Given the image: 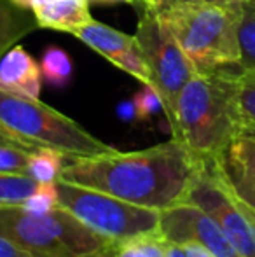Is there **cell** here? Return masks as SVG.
Instances as JSON below:
<instances>
[{
  "mask_svg": "<svg viewBox=\"0 0 255 257\" xmlns=\"http://www.w3.org/2000/svg\"><path fill=\"white\" fill-rule=\"evenodd\" d=\"M199 166L178 140L171 139L133 153L114 149L74 158L62 168L58 180L163 212L184 203Z\"/></svg>",
  "mask_w": 255,
  "mask_h": 257,
  "instance_id": "1",
  "label": "cell"
},
{
  "mask_svg": "<svg viewBox=\"0 0 255 257\" xmlns=\"http://www.w3.org/2000/svg\"><path fill=\"white\" fill-rule=\"evenodd\" d=\"M168 124L171 139L178 140L196 161L217 159L236 137L243 135L234 72H197L182 89Z\"/></svg>",
  "mask_w": 255,
  "mask_h": 257,
  "instance_id": "2",
  "label": "cell"
},
{
  "mask_svg": "<svg viewBox=\"0 0 255 257\" xmlns=\"http://www.w3.org/2000/svg\"><path fill=\"white\" fill-rule=\"evenodd\" d=\"M159 14L196 72L239 67L236 4L215 0L180 2L164 7Z\"/></svg>",
  "mask_w": 255,
  "mask_h": 257,
  "instance_id": "3",
  "label": "cell"
},
{
  "mask_svg": "<svg viewBox=\"0 0 255 257\" xmlns=\"http://www.w3.org/2000/svg\"><path fill=\"white\" fill-rule=\"evenodd\" d=\"M0 124L27 149L49 147L67 158H88L114 151L79 122L41 100L0 91Z\"/></svg>",
  "mask_w": 255,
  "mask_h": 257,
  "instance_id": "4",
  "label": "cell"
},
{
  "mask_svg": "<svg viewBox=\"0 0 255 257\" xmlns=\"http://www.w3.org/2000/svg\"><path fill=\"white\" fill-rule=\"evenodd\" d=\"M0 234L34 257H86L114 241L89 229L63 206L42 215L21 206L0 208Z\"/></svg>",
  "mask_w": 255,
  "mask_h": 257,
  "instance_id": "5",
  "label": "cell"
},
{
  "mask_svg": "<svg viewBox=\"0 0 255 257\" xmlns=\"http://www.w3.org/2000/svg\"><path fill=\"white\" fill-rule=\"evenodd\" d=\"M140 20L136 25V44L149 70V84L163 100L164 115L173 119L177 100L184 86L197 74L171 30L161 18L159 11L140 2Z\"/></svg>",
  "mask_w": 255,
  "mask_h": 257,
  "instance_id": "6",
  "label": "cell"
},
{
  "mask_svg": "<svg viewBox=\"0 0 255 257\" xmlns=\"http://www.w3.org/2000/svg\"><path fill=\"white\" fill-rule=\"evenodd\" d=\"M60 206L74 213L95 233L114 241H126L143 233L157 231L159 210L128 203L89 187L58 180Z\"/></svg>",
  "mask_w": 255,
  "mask_h": 257,
  "instance_id": "7",
  "label": "cell"
},
{
  "mask_svg": "<svg viewBox=\"0 0 255 257\" xmlns=\"http://www.w3.org/2000/svg\"><path fill=\"white\" fill-rule=\"evenodd\" d=\"M213 161L201 163L184 203H191L213 217L241 257H255V212L225 187Z\"/></svg>",
  "mask_w": 255,
  "mask_h": 257,
  "instance_id": "8",
  "label": "cell"
},
{
  "mask_svg": "<svg viewBox=\"0 0 255 257\" xmlns=\"http://www.w3.org/2000/svg\"><path fill=\"white\" fill-rule=\"evenodd\" d=\"M157 233L171 243L182 245L185 241H196L217 257H241L213 217L191 203H180L163 210Z\"/></svg>",
  "mask_w": 255,
  "mask_h": 257,
  "instance_id": "9",
  "label": "cell"
},
{
  "mask_svg": "<svg viewBox=\"0 0 255 257\" xmlns=\"http://www.w3.org/2000/svg\"><path fill=\"white\" fill-rule=\"evenodd\" d=\"M74 35L93 51L107 58L110 63L136 77L142 84L150 82L149 70H147V65L138 49L135 35L123 34V32L95 20L74 32Z\"/></svg>",
  "mask_w": 255,
  "mask_h": 257,
  "instance_id": "10",
  "label": "cell"
},
{
  "mask_svg": "<svg viewBox=\"0 0 255 257\" xmlns=\"http://www.w3.org/2000/svg\"><path fill=\"white\" fill-rule=\"evenodd\" d=\"M213 165L225 187L255 212V137H236Z\"/></svg>",
  "mask_w": 255,
  "mask_h": 257,
  "instance_id": "11",
  "label": "cell"
},
{
  "mask_svg": "<svg viewBox=\"0 0 255 257\" xmlns=\"http://www.w3.org/2000/svg\"><path fill=\"white\" fill-rule=\"evenodd\" d=\"M41 65L21 46H13L0 58V91L27 98H41Z\"/></svg>",
  "mask_w": 255,
  "mask_h": 257,
  "instance_id": "12",
  "label": "cell"
},
{
  "mask_svg": "<svg viewBox=\"0 0 255 257\" xmlns=\"http://www.w3.org/2000/svg\"><path fill=\"white\" fill-rule=\"evenodd\" d=\"M32 13L41 28L68 32L72 35L93 21L89 13V0H55L35 7Z\"/></svg>",
  "mask_w": 255,
  "mask_h": 257,
  "instance_id": "13",
  "label": "cell"
},
{
  "mask_svg": "<svg viewBox=\"0 0 255 257\" xmlns=\"http://www.w3.org/2000/svg\"><path fill=\"white\" fill-rule=\"evenodd\" d=\"M35 28L39 25L32 11L21 9L13 0H0V58Z\"/></svg>",
  "mask_w": 255,
  "mask_h": 257,
  "instance_id": "14",
  "label": "cell"
},
{
  "mask_svg": "<svg viewBox=\"0 0 255 257\" xmlns=\"http://www.w3.org/2000/svg\"><path fill=\"white\" fill-rule=\"evenodd\" d=\"M238 23V48H239V68L255 70V0H243L236 4Z\"/></svg>",
  "mask_w": 255,
  "mask_h": 257,
  "instance_id": "15",
  "label": "cell"
},
{
  "mask_svg": "<svg viewBox=\"0 0 255 257\" xmlns=\"http://www.w3.org/2000/svg\"><path fill=\"white\" fill-rule=\"evenodd\" d=\"M42 77L55 88H65L72 82L74 77V63L65 49L49 46L41 58Z\"/></svg>",
  "mask_w": 255,
  "mask_h": 257,
  "instance_id": "16",
  "label": "cell"
},
{
  "mask_svg": "<svg viewBox=\"0 0 255 257\" xmlns=\"http://www.w3.org/2000/svg\"><path fill=\"white\" fill-rule=\"evenodd\" d=\"M37 186L30 175L0 172V208L21 206L34 194Z\"/></svg>",
  "mask_w": 255,
  "mask_h": 257,
  "instance_id": "17",
  "label": "cell"
},
{
  "mask_svg": "<svg viewBox=\"0 0 255 257\" xmlns=\"http://www.w3.org/2000/svg\"><path fill=\"white\" fill-rule=\"evenodd\" d=\"M67 158L56 149L49 147H39L30 156L28 163V175L37 184L56 182L60 179V173L63 168V159Z\"/></svg>",
  "mask_w": 255,
  "mask_h": 257,
  "instance_id": "18",
  "label": "cell"
},
{
  "mask_svg": "<svg viewBox=\"0 0 255 257\" xmlns=\"http://www.w3.org/2000/svg\"><path fill=\"white\" fill-rule=\"evenodd\" d=\"M236 82H238V108L243 135L255 137V70L239 68L236 74Z\"/></svg>",
  "mask_w": 255,
  "mask_h": 257,
  "instance_id": "19",
  "label": "cell"
},
{
  "mask_svg": "<svg viewBox=\"0 0 255 257\" xmlns=\"http://www.w3.org/2000/svg\"><path fill=\"white\" fill-rule=\"evenodd\" d=\"M56 206H60L58 180L56 182L39 184L37 189L34 191V194L21 205V208L30 213H35V215H42V213L51 212Z\"/></svg>",
  "mask_w": 255,
  "mask_h": 257,
  "instance_id": "20",
  "label": "cell"
},
{
  "mask_svg": "<svg viewBox=\"0 0 255 257\" xmlns=\"http://www.w3.org/2000/svg\"><path fill=\"white\" fill-rule=\"evenodd\" d=\"M34 151L0 140V172L28 175V163Z\"/></svg>",
  "mask_w": 255,
  "mask_h": 257,
  "instance_id": "21",
  "label": "cell"
},
{
  "mask_svg": "<svg viewBox=\"0 0 255 257\" xmlns=\"http://www.w3.org/2000/svg\"><path fill=\"white\" fill-rule=\"evenodd\" d=\"M133 102H135L136 115H138L140 122L149 121V119H152L154 115H157L159 112L164 114L163 100H161L159 93H157L150 84H143V88L135 93Z\"/></svg>",
  "mask_w": 255,
  "mask_h": 257,
  "instance_id": "22",
  "label": "cell"
},
{
  "mask_svg": "<svg viewBox=\"0 0 255 257\" xmlns=\"http://www.w3.org/2000/svg\"><path fill=\"white\" fill-rule=\"evenodd\" d=\"M0 257H34L0 234Z\"/></svg>",
  "mask_w": 255,
  "mask_h": 257,
  "instance_id": "23",
  "label": "cell"
},
{
  "mask_svg": "<svg viewBox=\"0 0 255 257\" xmlns=\"http://www.w3.org/2000/svg\"><path fill=\"white\" fill-rule=\"evenodd\" d=\"M117 117L124 122H135L138 121V115H136V107L135 102L131 100H123L119 105H117Z\"/></svg>",
  "mask_w": 255,
  "mask_h": 257,
  "instance_id": "24",
  "label": "cell"
},
{
  "mask_svg": "<svg viewBox=\"0 0 255 257\" xmlns=\"http://www.w3.org/2000/svg\"><path fill=\"white\" fill-rule=\"evenodd\" d=\"M182 247L189 257H217L211 250H208L206 247L196 243V241H185V243H182Z\"/></svg>",
  "mask_w": 255,
  "mask_h": 257,
  "instance_id": "25",
  "label": "cell"
},
{
  "mask_svg": "<svg viewBox=\"0 0 255 257\" xmlns=\"http://www.w3.org/2000/svg\"><path fill=\"white\" fill-rule=\"evenodd\" d=\"M143 4L147 6L154 7V9L161 11L164 7H170V6H175V4H180V2H197V0H142Z\"/></svg>",
  "mask_w": 255,
  "mask_h": 257,
  "instance_id": "26",
  "label": "cell"
},
{
  "mask_svg": "<svg viewBox=\"0 0 255 257\" xmlns=\"http://www.w3.org/2000/svg\"><path fill=\"white\" fill-rule=\"evenodd\" d=\"M117 247H119V241H110L102 250L95 252V254H91V255H86V257H117Z\"/></svg>",
  "mask_w": 255,
  "mask_h": 257,
  "instance_id": "27",
  "label": "cell"
},
{
  "mask_svg": "<svg viewBox=\"0 0 255 257\" xmlns=\"http://www.w3.org/2000/svg\"><path fill=\"white\" fill-rule=\"evenodd\" d=\"M18 7L21 9H28V11H34L35 7H41L44 4H49V2H55V0H13Z\"/></svg>",
  "mask_w": 255,
  "mask_h": 257,
  "instance_id": "28",
  "label": "cell"
},
{
  "mask_svg": "<svg viewBox=\"0 0 255 257\" xmlns=\"http://www.w3.org/2000/svg\"><path fill=\"white\" fill-rule=\"evenodd\" d=\"M166 257H189L187 252L184 250V247L178 243H171V241H166Z\"/></svg>",
  "mask_w": 255,
  "mask_h": 257,
  "instance_id": "29",
  "label": "cell"
},
{
  "mask_svg": "<svg viewBox=\"0 0 255 257\" xmlns=\"http://www.w3.org/2000/svg\"><path fill=\"white\" fill-rule=\"evenodd\" d=\"M0 140H4V142H9V144H14V146H20V144L14 140V137L11 135V133L7 132V130L4 128L2 124H0ZM21 147H23V146H21Z\"/></svg>",
  "mask_w": 255,
  "mask_h": 257,
  "instance_id": "30",
  "label": "cell"
},
{
  "mask_svg": "<svg viewBox=\"0 0 255 257\" xmlns=\"http://www.w3.org/2000/svg\"><path fill=\"white\" fill-rule=\"evenodd\" d=\"M93 4H140L142 0H89Z\"/></svg>",
  "mask_w": 255,
  "mask_h": 257,
  "instance_id": "31",
  "label": "cell"
}]
</instances>
